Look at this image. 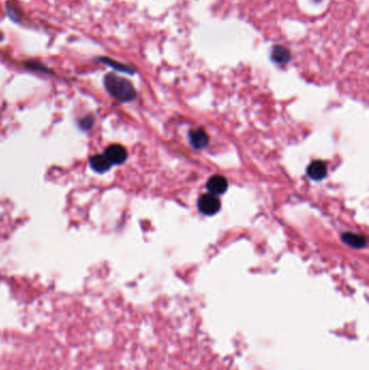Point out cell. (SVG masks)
<instances>
[{
    "mask_svg": "<svg viewBox=\"0 0 369 370\" xmlns=\"http://www.w3.org/2000/svg\"><path fill=\"white\" fill-rule=\"evenodd\" d=\"M25 67L31 70H35V72H41V73H48V74L52 73L50 69H48L47 66L41 64L40 62H37V61H28L25 63Z\"/></svg>",
    "mask_w": 369,
    "mask_h": 370,
    "instance_id": "12",
    "label": "cell"
},
{
    "mask_svg": "<svg viewBox=\"0 0 369 370\" xmlns=\"http://www.w3.org/2000/svg\"><path fill=\"white\" fill-rule=\"evenodd\" d=\"M271 59L276 64L284 65L291 61L292 55L287 48L283 46H274L271 51Z\"/></svg>",
    "mask_w": 369,
    "mask_h": 370,
    "instance_id": "7",
    "label": "cell"
},
{
    "mask_svg": "<svg viewBox=\"0 0 369 370\" xmlns=\"http://www.w3.org/2000/svg\"><path fill=\"white\" fill-rule=\"evenodd\" d=\"M90 166L91 168L98 173H104L111 169L113 166L112 163L108 160V157L103 154L94 155L90 158Z\"/></svg>",
    "mask_w": 369,
    "mask_h": 370,
    "instance_id": "6",
    "label": "cell"
},
{
    "mask_svg": "<svg viewBox=\"0 0 369 370\" xmlns=\"http://www.w3.org/2000/svg\"><path fill=\"white\" fill-rule=\"evenodd\" d=\"M104 85L108 92L119 102H131L136 99L137 92L134 85L128 79L114 73H109L104 77Z\"/></svg>",
    "mask_w": 369,
    "mask_h": 370,
    "instance_id": "1",
    "label": "cell"
},
{
    "mask_svg": "<svg viewBox=\"0 0 369 370\" xmlns=\"http://www.w3.org/2000/svg\"><path fill=\"white\" fill-rule=\"evenodd\" d=\"M341 237H342V242L347 244L348 246L352 247V248L361 249V248H364L367 244L365 237L362 235H358V234L345 233V234H342Z\"/></svg>",
    "mask_w": 369,
    "mask_h": 370,
    "instance_id": "9",
    "label": "cell"
},
{
    "mask_svg": "<svg viewBox=\"0 0 369 370\" xmlns=\"http://www.w3.org/2000/svg\"><path fill=\"white\" fill-rule=\"evenodd\" d=\"M94 122V118L92 116H86L79 121V127L83 130H89Z\"/></svg>",
    "mask_w": 369,
    "mask_h": 370,
    "instance_id": "13",
    "label": "cell"
},
{
    "mask_svg": "<svg viewBox=\"0 0 369 370\" xmlns=\"http://www.w3.org/2000/svg\"><path fill=\"white\" fill-rule=\"evenodd\" d=\"M104 155L108 157V160L112 163V165H121L127 160V151L124 146L119 144H112L104 151Z\"/></svg>",
    "mask_w": 369,
    "mask_h": 370,
    "instance_id": "3",
    "label": "cell"
},
{
    "mask_svg": "<svg viewBox=\"0 0 369 370\" xmlns=\"http://www.w3.org/2000/svg\"><path fill=\"white\" fill-rule=\"evenodd\" d=\"M319 2H321V0H319Z\"/></svg>",
    "mask_w": 369,
    "mask_h": 370,
    "instance_id": "14",
    "label": "cell"
},
{
    "mask_svg": "<svg viewBox=\"0 0 369 370\" xmlns=\"http://www.w3.org/2000/svg\"><path fill=\"white\" fill-rule=\"evenodd\" d=\"M191 144L195 148H204L209 142V137L203 129H195L190 132Z\"/></svg>",
    "mask_w": 369,
    "mask_h": 370,
    "instance_id": "8",
    "label": "cell"
},
{
    "mask_svg": "<svg viewBox=\"0 0 369 370\" xmlns=\"http://www.w3.org/2000/svg\"><path fill=\"white\" fill-rule=\"evenodd\" d=\"M7 12L8 16L15 23H20L23 19V14L20 9L12 4H7Z\"/></svg>",
    "mask_w": 369,
    "mask_h": 370,
    "instance_id": "11",
    "label": "cell"
},
{
    "mask_svg": "<svg viewBox=\"0 0 369 370\" xmlns=\"http://www.w3.org/2000/svg\"><path fill=\"white\" fill-rule=\"evenodd\" d=\"M228 188L227 180L223 177V175H214V177L210 178L207 182V190L210 194H213L215 196L222 195L226 192Z\"/></svg>",
    "mask_w": 369,
    "mask_h": 370,
    "instance_id": "4",
    "label": "cell"
},
{
    "mask_svg": "<svg viewBox=\"0 0 369 370\" xmlns=\"http://www.w3.org/2000/svg\"><path fill=\"white\" fill-rule=\"evenodd\" d=\"M99 62L103 64H107L108 66L118 70V72H122V73H127V74H135L136 69L133 66H129L127 64L120 63V62H117L113 59L110 58H105V57H101L99 58Z\"/></svg>",
    "mask_w": 369,
    "mask_h": 370,
    "instance_id": "10",
    "label": "cell"
},
{
    "mask_svg": "<svg viewBox=\"0 0 369 370\" xmlns=\"http://www.w3.org/2000/svg\"><path fill=\"white\" fill-rule=\"evenodd\" d=\"M306 172L312 180L320 181L327 175V166L322 161H315L307 167Z\"/></svg>",
    "mask_w": 369,
    "mask_h": 370,
    "instance_id": "5",
    "label": "cell"
},
{
    "mask_svg": "<svg viewBox=\"0 0 369 370\" xmlns=\"http://www.w3.org/2000/svg\"><path fill=\"white\" fill-rule=\"evenodd\" d=\"M221 208L220 200L213 194H204L198 199V209L206 216L216 215Z\"/></svg>",
    "mask_w": 369,
    "mask_h": 370,
    "instance_id": "2",
    "label": "cell"
}]
</instances>
